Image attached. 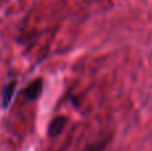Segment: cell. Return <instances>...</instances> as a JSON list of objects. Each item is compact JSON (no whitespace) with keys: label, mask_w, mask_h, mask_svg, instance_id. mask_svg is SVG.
<instances>
[{"label":"cell","mask_w":152,"mask_h":151,"mask_svg":"<svg viewBox=\"0 0 152 151\" xmlns=\"http://www.w3.org/2000/svg\"><path fill=\"white\" fill-rule=\"evenodd\" d=\"M43 91V79H35L34 82H31L23 91H21V95L27 99V100H36L40 96Z\"/></svg>","instance_id":"cell-1"},{"label":"cell","mask_w":152,"mask_h":151,"mask_svg":"<svg viewBox=\"0 0 152 151\" xmlns=\"http://www.w3.org/2000/svg\"><path fill=\"white\" fill-rule=\"evenodd\" d=\"M16 80H11V82L5 83L4 87L1 90V108L3 110H7L8 107L11 106L12 103V99L13 95H15V91H16Z\"/></svg>","instance_id":"cell-2"},{"label":"cell","mask_w":152,"mask_h":151,"mask_svg":"<svg viewBox=\"0 0 152 151\" xmlns=\"http://www.w3.org/2000/svg\"><path fill=\"white\" fill-rule=\"evenodd\" d=\"M66 123L67 119L64 117H56L55 119H52V122L48 126V134L51 136H58L63 131V128L66 127Z\"/></svg>","instance_id":"cell-3"}]
</instances>
